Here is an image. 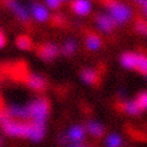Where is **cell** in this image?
I'll return each instance as SVG.
<instances>
[{"instance_id":"1","label":"cell","mask_w":147,"mask_h":147,"mask_svg":"<svg viewBox=\"0 0 147 147\" xmlns=\"http://www.w3.org/2000/svg\"><path fill=\"white\" fill-rule=\"evenodd\" d=\"M32 124L31 122L25 121H19L9 118L3 113L1 119H0V129L1 131L7 137L11 138H21L28 139L31 135Z\"/></svg>"},{"instance_id":"2","label":"cell","mask_w":147,"mask_h":147,"mask_svg":"<svg viewBox=\"0 0 147 147\" xmlns=\"http://www.w3.org/2000/svg\"><path fill=\"white\" fill-rule=\"evenodd\" d=\"M105 11L107 12L108 15L111 17L115 23L117 25H123L130 21L134 16L132 9L128 4H125L123 2L118 1H111L106 3Z\"/></svg>"},{"instance_id":"3","label":"cell","mask_w":147,"mask_h":147,"mask_svg":"<svg viewBox=\"0 0 147 147\" xmlns=\"http://www.w3.org/2000/svg\"><path fill=\"white\" fill-rule=\"evenodd\" d=\"M31 120L30 122L46 124L49 115V102L46 98L38 97L28 103Z\"/></svg>"},{"instance_id":"4","label":"cell","mask_w":147,"mask_h":147,"mask_svg":"<svg viewBox=\"0 0 147 147\" xmlns=\"http://www.w3.org/2000/svg\"><path fill=\"white\" fill-rule=\"evenodd\" d=\"M87 135L86 129L82 124H73L65 131L61 132L58 136V143L62 146H66L71 144H79L83 143Z\"/></svg>"},{"instance_id":"5","label":"cell","mask_w":147,"mask_h":147,"mask_svg":"<svg viewBox=\"0 0 147 147\" xmlns=\"http://www.w3.org/2000/svg\"><path fill=\"white\" fill-rule=\"evenodd\" d=\"M6 7L22 23H28L31 21L32 16L28 5H25V4L19 2V1H16V0H9L6 2Z\"/></svg>"},{"instance_id":"6","label":"cell","mask_w":147,"mask_h":147,"mask_svg":"<svg viewBox=\"0 0 147 147\" xmlns=\"http://www.w3.org/2000/svg\"><path fill=\"white\" fill-rule=\"evenodd\" d=\"M3 113L14 120H19V121H28V122L31 120L28 104H18V103L9 104L3 109Z\"/></svg>"},{"instance_id":"7","label":"cell","mask_w":147,"mask_h":147,"mask_svg":"<svg viewBox=\"0 0 147 147\" xmlns=\"http://www.w3.org/2000/svg\"><path fill=\"white\" fill-rule=\"evenodd\" d=\"M94 22L97 30L101 32L102 34H110L113 33V30L116 28L117 24L115 23L111 17L107 14L106 11H101L98 12L95 15Z\"/></svg>"},{"instance_id":"8","label":"cell","mask_w":147,"mask_h":147,"mask_svg":"<svg viewBox=\"0 0 147 147\" xmlns=\"http://www.w3.org/2000/svg\"><path fill=\"white\" fill-rule=\"evenodd\" d=\"M37 54L42 61L52 62L60 54V46L54 42H46L39 46Z\"/></svg>"},{"instance_id":"9","label":"cell","mask_w":147,"mask_h":147,"mask_svg":"<svg viewBox=\"0 0 147 147\" xmlns=\"http://www.w3.org/2000/svg\"><path fill=\"white\" fill-rule=\"evenodd\" d=\"M30 12H31L32 18L37 22H46L51 17L49 9L46 7L44 3L40 2H32L28 5Z\"/></svg>"},{"instance_id":"10","label":"cell","mask_w":147,"mask_h":147,"mask_svg":"<svg viewBox=\"0 0 147 147\" xmlns=\"http://www.w3.org/2000/svg\"><path fill=\"white\" fill-rule=\"evenodd\" d=\"M25 84L28 85V88L33 89L35 92H42L47 85V81L45 77L42 76L41 74L31 73L25 78Z\"/></svg>"},{"instance_id":"11","label":"cell","mask_w":147,"mask_h":147,"mask_svg":"<svg viewBox=\"0 0 147 147\" xmlns=\"http://www.w3.org/2000/svg\"><path fill=\"white\" fill-rule=\"evenodd\" d=\"M86 132L96 139L102 138L105 134V126L100 121L97 120H88L84 124Z\"/></svg>"},{"instance_id":"12","label":"cell","mask_w":147,"mask_h":147,"mask_svg":"<svg viewBox=\"0 0 147 147\" xmlns=\"http://www.w3.org/2000/svg\"><path fill=\"white\" fill-rule=\"evenodd\" d=\"M71 11L77 16H87L90 14L92 9V3L87 0H76L73 1L71 4Z\"/></svg>"},{"instance_id":"13","label":"cell","mask_w":147,"mask_h":147,"mask_svg":"<svg viewBox=\"0 0 147 147\" xmlns=\"http://www.w3.org/2000/svg\"><path fill=\"white\" fill-rule=\"evenodd\" d=\"M31 135L28 140L34 143H40L43 141L46 135V124H38V123L31 122Z\"/></svg>"},{"instance_id":"14","label":"cell","mask_w":147,"mask_h":147,"mask_svg":"<svg viewBox=\"0 0 147 147\" xmlns=\"http://www.w3.org/2000/svg\"><path fill=\"white\" fill-rule=\"evenodd\" d=\"M79 47V42L75 38H67L63 41L60 46V54L64 57H71L77 53Z\"/></svg>"},{"instance_id":"15","label":"cell","mask_w":147,"mask_h":147,"mask_svg":"<svg viewBox=\"0 0 147 147\" xmlns=\"http://www.w3.org/2000/svg\"><path fill=\"white\" fill-rule=\"evenodd\" d=\"M80 79L86 85H94L98 82L99 75L95 68L84 67L80 71Z\"/></svg>"},{"instance_id":"16","label":"cell","mask_w":147,"mask_h":147,"mask_svg":"<svg viewBox=\"0 0 147 147\" xmlns=\"http://www.w3.org/2000/svg\"><path fill=\"white\" fill-rule=\"evenodd\" d=\"M134 69L140 74L147 76V56L136 53L135 54V66Z\"/></svg>"},{"instance_id":"17","label":"cell","mask_w":147,"mask_h":147,"mask_svg":"<svg viewBox=\"0 0 147 147\" xmlns=\"http://www.w3.org/2000/svg\"><path fill=\"white\" fill-rule=\"evenodd\" d=\"M102 39L97 34H89L85 38V47L90 52H96L101 49Z\"/></svg>"},{"instance_id":"18","label":"cell","mask_w":147,"mask_h":147,"mask_svg":"<svg viewBox=\"0 0 147 147\" xmlns=\"http://www.w3.org/2000/svg\"><path fill=\"white\" fill-rule=\"evenodd\" d=\"M122 110L129 116H138L142 113L141 108L138 105L137 101L134 100H126L122 103Z\"/></svg>"},{"instance_id":"19","label":"cell","mask_w":147,"mask_h":147,"mask_svg":"<svg viewBox=\"0 0 147 147\" xmlns=\"http://www.w3.org/2000/svg\"><path fill=\"white\" fill-rule=\"evenodd\" d=\"M104 143L106 147H121L123 145V138L119 134L113 132L106 136Z\"/></svg>"},{"instance_id":"20","label":"cell","mask_w":147,"mask_h":147,"mask_svg":"<svg viewBox=\"0 0 147 147\" xmlns=\"http://www.w3.org/2000/svg\"><path fill=\"white\" fill-rule=\"evenodd\" d=\"M16 46L18 47L19 49L21 51H28V49H32V45H33V42H32V39L28 35H20L16 38Z\"/></svg>"},{"instance_id":"21","label":"cell","mask_w":147,"mask_h":147,"mask_svg":"<svg viewBox=\"0 0 147 147\" xmlns=\"http://www.w3.org/2000/svg\"><path fill=\"white\" fill-rule=\"evenodd\" d=\"M142 111H147V90H142L135 99Z\"/></svg>"},{"instance_id":"22","label":"cell","mask_w":147,"mask_h":147,"mask_svg":"<svg viewBox=\"0 0 147 147\" xmlns=\"http://www.w3.org/2000/svg\"><path fill=\"white\" fill-rule=\"evenodd\" d=\"M135 28L139 34L147 37V21H145V20H138V21L136 22Z\"/></svg>"},{"instance_id":"23","label":"cell","mask_w":147,"mask_h":147,"mask_svg":"<svg viewBox=\"0 0 147 147\" xmlns=\"http://www.w3.org/2000/svg\"><path fill=\"white\" fill-rule=\"evenodd\" d=\"M44 4L49 9H54L55 11V9H58L61 7L62 4H63V1H61V0H46Z\"/></svg>"},{"instance_id":"24","label":"cell","mask_w":147,"mask_h":147,"mask_svg":"<svg viewBox=\"0 0 147 147\" xmlns=\"http://www.w3.org/2000/svg\"><path fill=\"white\" fill-rule=\"evenodd\" d=\"M137 3L141 7V11L143 12V14L147 17V0H140V1H137Z\"/></svg>"},{"instance_id":"25","label":"cell","mask_w":147,"mask_h":147,"mask_svg":"<svg viewBox=\"0 0 147 147\" xmlns=\"http://www.w3.org/2000/svg\"><path fill=\"white\" fill-rule=\"evenodd\" d=\"M5 43H6L5 36H4V34H3L2 32L0 31V49H2V47H4Z\"/></svg>"},{"instance_id":"26","label":"cell","mask_w":147,"mask_h":147,"mask_svg":"<svg viewBox=\"0 0 147 147\" xmlns=\"http://www.w3.org/2000/svg\"><path fill=\"white\" fill-rule=\"evenodd\" d=\"M67 147H87L85 144H83V143H79V144H71L68 145Z\"/></svg>"},{"instance_id":"27","label":"cell","mask_w":147,"mask_h":147,"mask_svg":"<svg viewBox=\"0 0 147 147\" xmlns=\"http://www.w3.org/2000/svg\"><path fill=\"white\" fill-rule=\"evenodd\" d=\"M2 145H3V138L0 136V147L2 146Z\"/></svg>"},{"instance_id":"28","label":"cell","mask_w":147,"mask_h":147,"mask_svg":"<svg viewBox=\"0 0 147 147\" xmlns=\"http://www.w3.org/2000/svg\"><path fill=\"white\" fill-rule=\"evenodd\" d=\"M2 115H3V110L0 109V119H1V117H2Z\"/></svg>"}]
</instances>
